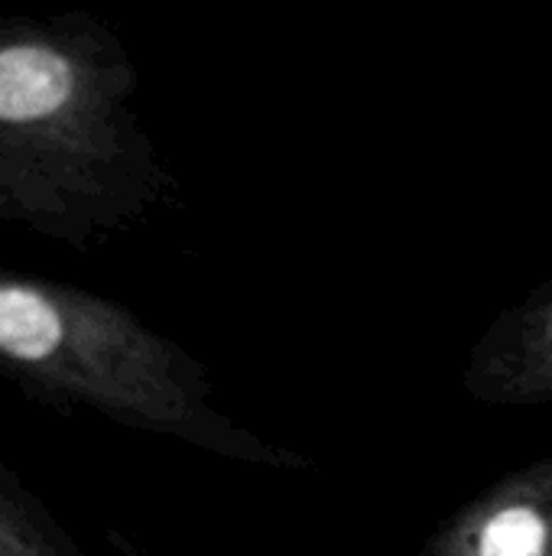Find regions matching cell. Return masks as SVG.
I'll use <instances>...</instances> for the list:
<instances>
[{
	"label": "cell",
	"mask_w": 552,
	"mask_h": 556,
	"mask_svg": "<svg viewBox=\"0 0 552 556\" xmlns=\"http://www.w3.org/2000/svg\"><path fill=\"white\" fill-rule=\"evenodd\" d=\"M0 381L59 414L198 446L251 466H309L211 404L208 371L130 306L0 264Z\"/></svg>",
	"instance_id": "7a4b0ae2"
},
{
	"label": "cell",
	"mask_w": 552,
	"mask_h": 556,
	"mask_svg": "<svg viewBox=\"0 0 552 556\" xmlns=\"http://www.w3.org/2000/svg\"><path fill=\"white\" fill-rule=\"evenodd\" d=\"M137 88L101 16L0 13V222L94 251L146 218L172 176L130 104Z\"/></svg>",
	"instance_id": "6da1fadb"
},
{
	"label": "cell",
	"mask_w": 552,
	"mask_h": 556,
	"mask_svg": "<svg viewBox=\"0 0 552 556\" xmlns=\"http://www.w3.org/2000/svg\"><path fill=\"white\" fill-rule=\"evenodd\" d=\"M465 391L495 407L552 404V283L491 323L468 358Z\"/></svg>",
	"instance_id": "277c9868"
},
{
	"label": "cell",
	"mask_w": 552,
	"mask_h": 556,
	"mask_svg": "<svg viewBox=\"0 0 552 556\" xmlns=\"http://www.w3.org/2000/svg\"><path fill=\"white\" fill-rule=\"evenodd\" d=\"M107 538V551H111V556H156L150 554V551H143V547H137L127 534H120V531H107L104 534Z\"/></svg>",
	"instance_id": "8992f818"
},
{
	"label": "cell",
	"mask_w": 552,
	"mask_h": 556,
	"mask_svg": "<svg viewBox=\"0 0 552 556\" xmlns=\"http://www.w3.org/2000/svg\"><path fill=\"white\" fill-rule=\"evenodd\" d=\"M0 556H88L49 505L0 459Z\"/></svg>",
	"instance_id": "5b68a950"
},
{
	"label": "cell",
	"mask_w": 552,
	"mask_h": 556,
	"mask_svg": "<svg viewBox=\"0 0 552 556\" xmlns=\"http://www.w3.org/2000/svg\"><path fill=\"white\" fill-rule=\"evenodd\" d=\"M423 556H552V459L524 466L465 502Z\"/></svg>",
	"instance_id": "3957f363"
}]
</instances>
